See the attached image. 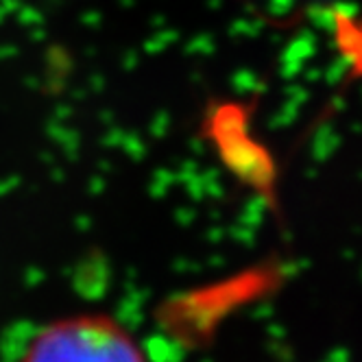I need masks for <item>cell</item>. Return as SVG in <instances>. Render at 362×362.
<instances>
[{
    "label": "cell",
    "mask_w": 362,
    "mask_h": 362,
    "mask_svg": "<svg viewBox=\"0 0 362 362\" xmlns=\"http://www.w3.org/2000/svg\"><path fill=\"white\" fill-rule=\"evenodd\" d=\"M20 362H148L142 345L105 313H79L46 323Z\"/></svg>",
    "instance_id": "1"
}]
</instances>
